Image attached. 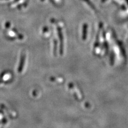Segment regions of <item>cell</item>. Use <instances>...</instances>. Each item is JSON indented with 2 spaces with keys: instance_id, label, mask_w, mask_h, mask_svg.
<instances>
[{
  "instance_id": "1",
  "label": "cell",
  "mask_w": 128,
  "mask_h": 128,
  "mask_svg": "<svg viewBox=\"0 0 128 128\" xmlns=\"http://www.w3.org/2000/svg\"><path fill=\"white\" fill-rule=\"evenodd\" d=\"M18 1V0H15L14 2H16V1Z\"/></svg>"
},
{
  "instance_id": "2",
  "label": "cell",
  "mask_w": 128,
  "mask_h": 128,
  "mask_svg": "<svg viewBox=\"0 0 128 128\" xmlns=\"http://www.w3.org/2000/svg\"><path fill=\"white\" fill-rule=\"evenodd\" d=\"M41 1H44V0H41Z\"/></svg>"
}]
</instances>
